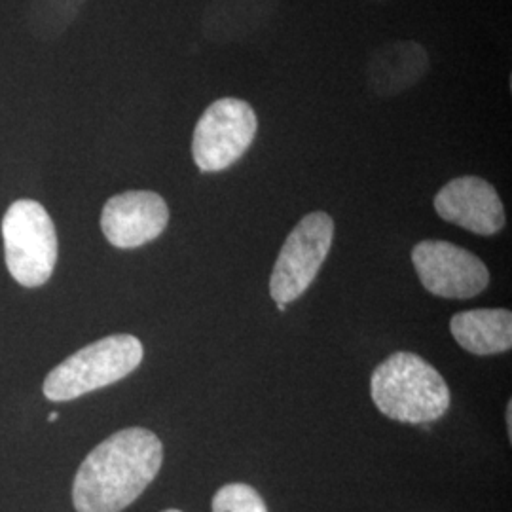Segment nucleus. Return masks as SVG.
<instances>
[{
    "mask_svg": "<svg viewBox=\"0 0 512 512\" xmlns=\"http://www.w3.org/2000/svg\"><path fill=\"white\" fill-rule=\"evenodd\" d=\"M164 446L152 431L129 427L93 448L74 476L76 512H122L158 476Z\"/></svg>",
    "mask_w": 512,
    "mask_h": 512,
    "instance_id": "nucleus-1",
    "label": "nucleus"
},
{
    "mask_svg": "<svg viewBox=\"0 0 512 512\" xmlns=\"http://www.w3.org/2000/svg\"><path fill=\"white\" fill-rule=\"evenodd\" d=\"M370 395L384 416L401 423H431L450 408V389L439 370L408 351H397L376 366Z\"/></svg>",
    "mask_w": 512,
    "mask_h": 512,
    "instance_id": "nucleus-2",
    "label": "nucleus"
},
{
    "mask_svg": "<svg viewBox=\"0 0 512 512\" xmlns=\"http://www.w3.org/2000/svg\"><path fill=\"white\" fill-rule=\"evenodd\" d=\"M145 349L131 334H112L78 349L46 376L42 391L52 403H67L116 384L141 365Z\"/></svg>",
    "mask_w": 512,
    "mask_h": 512,
    "instance_id": "nucleus-3",
    "label": "nucleus"
},
{
    "mask_svg": "<svg viewBox=\"0 0 512 512\" xmlns=\"http://www.w3.org/2000/svg\"><path fill=\"white\" fill-rule=\"evenodd\" d=\"M4 258L21 287L35 289L54 274L59 243L50 213L35 200L12 203L2 219Z\"/></svg>",
    "mask_w": 512,
    "mask_h": 512,
    "instance_id": "nucleus-4",
    "label": "nucleus"
},
{
    "mask_svg": "<svg viewBox=\"0 0 512 512\" xmlns=\"http://www.w3.org/2000/svg\"><path fill=\"white\" fill-rule=\"evenodd\" d=\"M258 120L253 107L236 97L211 103L196 124L192 158L203 173L224 171L236 164L255 141Z\"/></svg>",
    "mask_w": 512,
    "mask_h": 512,
    "instance_id": "nucleus-5",
    "label": "nucleus"
},
{
    "mask_svg": "<svg viewBox=\"0 0 512 512\" xmlns=\"http://www.w3.org/2000/svg\"><path fill=\"white\" fill-rule=\"evenodd\" d=\"M334 220L323 211L306 215L287 236L270 277L275 304H291L310 289L329 255Z\"/></svg>",
    "mask_w": 512,
    "mask_h": 512,
    "instance_id": "nucleus-6",
    "label": "nucleus"
},
{
    "mask_svg": "<svg viewBox=\"0 0 512 512\" xmlns=\"http://www.w3.org/2000/svg\"><path fill=\"white\" fill-rule=\"evenodd\" d=\"M421 285L440 298L467 300L490 285L486 264L471 251L450 241L425 239L412 251Z\"/></svg>",
    "mask_w": 512,
    "mask_h": 512,
    "instance_id": "nucleus-7",
    "label": "nucleus"
},
{
    "mask_svg": "<svg viewBox=\"0 0 512 512\" xmlns=\"http://www.w3.org/2000/svg\"><path fill=\"white\" fill-rule=\"evenodd\" d=\"M169 222L164 198L150 190H129L112 196L101 213V230L110 245L137 249L162 236Z\"/></svg>",
    "mask_w": 512,
    "mask_h": 512,
    "instance_id": "nucleus-8",
    "label": "nucleus"
},
{
    "mask_svg": "<svg viewBox=\"0 0 512 512\" xmlns=\"http://www.w3.org/2000/svg\"><path fill=\"white\" fill-rule=\"evenodd\" d=\"M433 205L440 219L478 236H494L507 222L497 190L488 181L473 175L444 184Z\"/></svg>",
    "mask_w": 512,
    "mask_h": 512,
    "instance_id": "nucleus-9",
    "label": "nucleus"
},
{
    "mask_svg": "<svg viewBox=\"0 0 512 512\" xmlns=\"http://www.w3.org/2000/svg\"><path fill=\"white\" fill-rule=\"evenodd\" d=\"M429 71V54L416 40L389 42L376 48L366 63L368 90L395 97L414 88Z\"/></svg>",
    "mask_w": 512,
    "mask_h": 512,
    "instance_id": "nucleus-10",
    "label": "nucleus"
},
{
    "mask_svg": "<svg viewBox=\"0 0 512 512\" xmlns=\"http://www.w3.org/2000/svg\"><path fill=\"white\" fill-rule=\"evenodd\" d=\"M281 0H211L202 16L203 37L215 44H238L274 18Z\"/></svg>",
    "mask_w": 512,
    "mask_h": 512,
    "instance_id": "nucleus-11",
    "label": "nucleus"
},
{
    "mask_svg": "<svg viewBox=\"0 0 512 512\" xmlns=\"http://www.w3.org/2000/svg\"><path fill=\"white\" fill-rule=\"evenodd\" d=\"M450 330L459 346L469 353H505L512 346V313L503 308L459 311L450 321Z\"/></svg>",
    "mask_w": 512,
    "mask_h": 512,
    "instance_id": "nucleus-12",
    "label": "nucleus"
},
{
    "mask_svg": "<svg viewBox=\"0 0 512 512\" xmlns=\"http://www.w3.org/2000/svg\"><path fill=\"white\" fill-rule=\"evenodd\" d=\"M88 0H31L27 23L40 42L63 37Z\"/></svg>",
    "mask_w": 512,
    "mask_h": 512,
    "instance_id": "nucleus-13",
    "label": "nucleus"
},
{
    "mask_svg": "<svg viewBox=\"0 0 512 512\" xmlns=\"http://www.w3.org/2000/svg\"><path fill=\"white\" fill-rule=\"evenodd\" d=\"M213 512H268L253 486L226 484L213 497Z\"/></svg>",
    "mask_w": 512,
    "mask_h": 512,
    "instance_id": "nucleus-14",
    "label": "nucleus"
},
{
    "mask_svg": "<svg viewBox=\"0 0 512 512\" xmlns=\"http://www.w3.org/2000/svg\"><path fill=\"white\" fill-rule=\"evenodd\" d=\"M512 410H511V403H509V406H507V429H509V437H511L512 433Z\"/></svg>",
    "mask_w": 512,
    "mask_h": 512,
    "instance_id": "nucleus-15",
    "label": "nucleus"
},
{
    "mask_svg": "<svg viewBox=\"0 0 512 512\" xmlns=\"http://www.w3.org/2000/svg\"><path fill=\"white\" fill-rule=\"evenodd\" d=\"M363 2H370V4H387L389 0H363Z\"/></svg>",
    "mask_w": 512,
    "mask_h": 512,
    "instance_id": "nucleus-16",
    "label": "nucleus"
},
{
    "mask_svg": "<svg viewBox=\"0 0 512 512\" xmlns=\"http://www.w3.org/2000/svg\"><path fill=\"white\" fill-rule=\"evenodd\" d=\"M48 420H50V421H52V423H54V421L59 420V414H57V412H52V414H50V416H48Z\"/></svg>",
    "mask_w": 512,
    "mask_h": 512,
    "instance_id": "nucleus-17",
    "label": "nucleus"
},
{
    "mask_svg": "<svg viewBox=\"0 0 512 512\" xmlns=\"http://www.w3.org/2000/svg\"><path fill=\"white\" fill-rule=\"evenodd\" d=\"M277 310L285 311L287 310V306H285V304H277Z\"/></svg>",
    "mask_w": 512,
    "mask_h": 512,
    "instance_id": "nucleus-18",
    "label": "nucleus"
},
{
    "mask_svg": "<svg viewBox=\"0 0 512 512\" xmlns=\"http://www.w3.org/2000/svg\"><path fill=\"white\" fill-rule=\"evenodd\" d=\"M164 512H181V511H175V509H169V511H164Z\"/></svg>",
    "mask_w": 512,
    "mask_h": 512,
    "instance_id": "nucleus-19",
    "label": "nucleus"
}]
</instances>
